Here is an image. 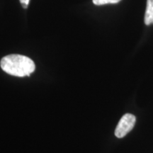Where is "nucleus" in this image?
Instances as JSON below:
<instances>
[{
	"label": "nucleus",
	"instance_id": "2",
	"mask_svg": "<svg viewBox=\"0 0 153 153\" xmlns=\"http://www.w3.org/2000/svg\"><path fill=\"white\" fill-rule=\"evenodd\" d=\"M135 122L136 118L134 115L131 114L123 115L116 126L115 130V135L118 138L125 137L133 128Z\"/></svg>",
	"mask_w": 153,
	"mask_h": 153
},
{
	"label": "nucleus",
	"instance_id": "5",
	"mask_svg": "<svg viewBox=\"0 0 153 153\" xmlns=\"http://www.w3.org/2000/svg\"><path fill=\"white\" fill-rule=\"evenodd\" d=\"M19 1H20V2H21V4H22V7H24V9L27 8L30 0H19Z\"/></svg>",
	"mask_w": 153,
	"mask_h": 153
},
{
	"label": "nucleus",
	"instance_id": "1",
	"mask_svg": "<svg viewBox=\"0 0 153 153\" xmlns=\"http://www.w3.org/2000/svg\"><path fill=\"white\" fill-rule=\"evenodd\" d=\"M3 71L12 76H30L35 71V63L29 57L24 55L12 54L4 57L0 62Z\"/></svg>",
	"mask_w": 153,
	"mask_h": 153
},
{
	"label": "nucleus",
	"instance_id": "3",
	"mask_svg": "<svg viewBox=\"0 0 153 153\" xmlns=\"http://www.w3.org/2000/svg\"><path fill=\"white\" fill-rule=\"evenodd\" d=\"M144 22L147 26L153 24V0L147 1V8L145 11Z\"/></svg>",
	"mask_w": 153,
	"mask_h": 153
},
{
	"label": "nucleus",
	"instance_id": "4",
	"mask_svg": "<svg viewBox=\"0 0 153 153\" xmlns=\"http://www.w3.org/2000/svg\"><path fill=\"white\" fill-rule=\"evenodd\" d=\"M121 0H93V3L95 5L101 6L108 4H117Z\"/></svg>",
	"mask_w": 153,
	"mask_h": 153
}]
</instances>
